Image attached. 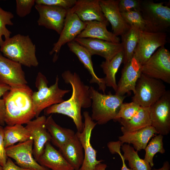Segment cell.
I'll return each mask as SVG.
<instances>
[{"label": "cell", "instance_id": "1", "mask_svg": "<svg viewBox=\"0 0 170 170\" xmlns=\"http://www.w3.org/2000/svg\"><path fill=\"white\" fill-rule=\"evenodd\" d=\"M61 76L65 82L70 84L71 87V96L67 100L46 108L44 110V114L46 115L54 113L66 115L72 120L77 131L81 132L84 126L81 109L88 108L92 104L90 87L84 83L76 72L66 70L62 73Z\"/></svg>", "mask_w": 170, "mask_h": 170}, {"label": "cell", "instance_id": "2", "mask_svg": "<svg viewBox=\"0 0 170 170\" xmlns=\"http://www.w3.org/2000/svg\"><path fill=\"white\" fill-rule=\"evenodd\" d=\"M33 91L27 84L11 87L3 96L7 125L27 124L36 117L32 99Z\"/></svg>", "mask_w": 170, "mask_h": 170}, {"label": "cell", "instance_id": "3", "mask_svg": "<svg viewBox=\"0 0 170 170\" xmlns=\"http://www.w3.org/2000/svg\"><path fill=\"white\" fill-rule=\"evenodd\" d=\"M0 51L7 58L28 67L39 65L36 47L29 35L20 34L4 40Z\"/></svg>", "mask_w": 170, "mask_h": 170}, {"label": "cell", "instance_id": "4", "mask_svg": "<svg viewBox=\"0 0 170 170\" xmlns=\"http://www.w3.org/2000/svg\"><path fill=\"white\" fill-rule=\"evenodd\" d=\"M89 91L92 119L99 125L114 121L126 96L113 94L110 92L107 94H102L92 86L90 87Z\"/></svg>", "mask_w": 170, "mask_h": 170}, {"label": "cell", "instance_id": "5", "mask_svg": "<svg viewBox=\"0 0 170 170\" xmlns=\"http://www.w3.org/2000/svg\"><path fill=\"white\" fill-rule=\"evenodd\" d=\"M59 80L57 75L54 83L48 87V82L46 77L41 72L38 73L35 82L37 91L33 92L32 95L35 117L39 116L41 112L46 108L65 100L64 97L71 90L60 88Z\"/></svg>", "mask_w": 170, "mask_h": 170}, {"label": "cell", "instance_id": "6", "mask_svg": "<svg viewBox=\"0 0 170 170\" xmlns=\"http://www.w3.org/2000/svg\"><path fill=\"white\" fill-rule=\"evenodd\" d=\"M163 3L141 0L140 11L145 22V31L165 32L170 27V8Z\"/></svg>", "mask_w": 170, "mask_h": 170}, {"label": "cell", "instance_id": "7", "mask_svg": "<svg viewBox=\"0 0 170 170\" xmlns=\"http://www.w3.org/2000/svg\"><path fill=\"white\" fill-rule=\"evenodd\" d=\"M167 91L162 81L150 77L142 73L138 80L132 101L142 107H150Z\"/></svg>", "mask_w": 170, "mask_h": 170}, {"label": "cell", "instance_id": "8", "mask_svg": "<svg viewBox=\"0 0 170 170\" xmlns=\"http://www.w3.org/2000/svg\"><path fill=\"white\" fill-rule=\"evenodd\" d=\"M142 73L170 83V52L164 46L159 48L141 66Z\"/></svg>", "mask_w": 170, "mask_h": 170}, {"label": "cell", "instance_id": "9", "mask_svg": "<svg viewBox=\"0 0 170 170\" xmlns=\"http://www.w3.org/2000/svg\"><path fill=\"white\" fill-rule=\"evenodd\" d=\"M84 118L83 128L81 132L77 131L76 134L83 148L84 159L79 170H94L96 166L103 162L96 159L97 151L92 147L90 143L92 131L97 124L89 115L88 112L83 113Z\"/></svg>", "mask_w": 170, "mask_h": 170}, {"label": "cell", "instance_id": "10", "mask_svg": "<svg viewBox=\"0 0 170 170\" xmlns=\"http://www.w3.org/2000/svg\"><path fill=\"white\" fill-rule=\"evenodd\" d=\"M167 39V35L165 32L141 31L133 56L141 65H143L159 48L164 46Z\"/></svg>", "mask_w": 170, "mask_h": 170}, {"label": "cell", "instance_id": "11", "mask_svg": "<svg viewBox=\"0 0 170 170\" xmlns=\"http://www.w3.org/2000/svg\"><path fill=\"white\" fill-rule=\"evenodd\" d=\"M151 125L157 134L167 135L170 131V91L150 107Z\"/></svg>", "mask_w": 170, "mask_h": 170}, {"label": "cell", "instance_id": "12", "mask_svg": "<svg viewBox=\"0 0 170 170\" xmlns=\"http://www.w3.org/2000/svg\"><path fill=\"white\" fill-rule=\"evenodd\" d=\"M86 23L81 21L74 13L69 11L66 16L64 27L57 41L53 45L49 54H54L53 61H56L62 47L74 40L84 29Z\"/></svg>", "mask_w": 170, "mask_h": 170}, {"label": "cell", "instance_id": "13", "mask_svg": "<svg viewBox=\"0 0 170 170\" xmlns=\"http://www.w3.org/2000/svg\"><path fill=\"white\" fill-rule=\"evenodd\" d=\"M32 138L6 148L7 156L20 167L33 170H50L40 165L33 157Z\"/></svg>", "mask_w": 170, "mask_h": 170}, {"label": "cell", "instance_id": "14", "mask_svg": "<svg viewBox=\"0 0 170 170\" xmlns=\"http://www.w3.org/2000/svg\"><path fill=\"white\" fill-rule=\"evenodd\" d=\"M35 8L39 15L38 25L55 31L60 34L69 9L37 4Z\"/></svg>", "mask_w": 170, "mask_h": 170}, {"label": "cell", "instance_id": "15", "mask_svg": "<svg viewBox=\"0 0 170 170\" xmlns=\"http://www.w3.org/2000/svg\"><path fill=\"white\" fill-rule=\"evenodd\" d=\"M141 66L134 56L124 64L121 77L117 84L116 94L124 96L126 94H129L131 91L134 93L136 83L142 74Z\"/></svg>", "mask_w": 170, "mask_h": 170}, {"label": "cell", "instance_id": "16", "mask_svg": "<svg viewBox=\"0 0 170 170\" xmlns=\"http://www.w3.org/2000/svg\"><path fill=\"white\" fill-rule=\"evenodd\" d=\"M46 119L44 115L39 116L28 122L25 127L32 138L33 155L37 162L44 151L46 144L51 141V136L46 127Z\"/></svg>", "mask_w": 170, "mask_h": 170}, {"label": "cell", "instance_id": "17", "mask_svg": "<svg viewBox=\"0 0 170 170\" xmlns=\"http://www.w3.org/2000/svg\"><path fill=\"white\" fill-rule=\"evenodd\" d=\"M86 48L91 55H97L108 60L122 50L121 43H114L92 38H76L74 40Z\"/></svg>", "mask_w": 170, "mask_h": 170}, {"label": "cell", "instance_id": "18", "mask_svg": "<svg viewBox=\"0 0 170 170\" xmlns=\"http://www.w3.org/2000/svg\"><path fill=\"white\" fill-rule=\"evenodd\" d=\"M0 82L10 87L27 84L22 65L0 53Z\"/></svg>", "mask_w": 170, "mask_h": 170}, {"label": "cell", "instance_id": "19", "mask_svg": "<svg viewBox=\"0 0 170 170\" xmlns=\"http://www.w3.org/2000/svg\"><path fill=\"white\" fill-rule=\"evenodd\" d=\"M119 0H99L103 14L111 25L112 33L116 36H122L130 26L125 21L118 6Z\"/></svg>", "mask_w": 170, "mask_h": 170}, {"label": "cell", "instance_id": "20", "mask_svg": "<svg viewBox=\"0 0 170 170\" xmlns=\"http://www.w3.org/2000/svg\"><path fill=\"white\" fill-rule=\"evenodd\" d=\"M69 11L75 14L82 21H108L102 11L99 0H78Z\"/></svg>", "mask_w": 170, "mask_h": 170}, {"label": "cell", "instance_id": "21", "mask_svg": "<svg viewBox=\"0 0 170 170\" xmlns=\"http://www.w3.org/2000/svg\"><path fill=\"white\" fill-rule=\"evenodd\" d=\"M67 45L70 50L76 55L91 75L92 78L89 82L97 84L99 86V89L105 94L106 86L104 78H99L95 73L92 60V56L89 51L74 40L68 43Z\"/></svg>", "mask_w": 170, "mask_h": 170}, {"label": "cell", "instance_id": "22", "mask_svg": "<svg viewBox=\"0 0 170 170\" xmlns=\"http://www.w3.org/2000/svg\"><path fill=\"white\" fill-rule=\"evenodd\" d=\"M37 162L41 166L51 170H74L60 152L56 150L49 142L46 144L44 151Z\"/></svg>", "mask_w": 170, "mask_h": 170}, {"label": "cell", "instance_id": "23", "mask_svg": "<svg viewBox=\"0 0 170 170\" xmlns=\"http://www.w3.org/2000/svg\"><path fill=\"white\" fill-rule=\"evenodd\" d=\"M84 29L77 36L78 38H92L114 43H120V38L107 29L108 21H91L85 22Z\"/></svg>", "mask_w": 170, "mask_h": 170}, {"label": "cell", "instance_id": "24", "mask_svg": "<svg viewBox=\"0 0 170 170\" xmlns=\"http://www.w3.org/2000/svg\"><path fill=\"white\" fill-rule=\"evenodd\" d=\"M60 151L74 170H79L84 159L82 146L76 134L69 140Z\"/></svg>", "mask_w": 170, "mask_h": 170}, {"label": "cell", "instance_id": "25", "mask_svg": "<svg viewBox=\"0 0 170 170\" xmlns=\"http://www.w3.org/2000/svg\"><path fill=\"white\" fill-rule=\"evenodd\" d=\"M122 135L118 139L123 144L124 143L132 144L136 150L144 149L150 139L157 134L151 126L137 131L122 132Z\"/></svg>", "mask_w": 170, "mask_h": 170}, {"label": "cell", "instance_id": "26", "mask_svg": "<svg viewBox=\"0 0 170 170\" xmlns=\"http://www.w3.org/2000/svg\"><path fill=\"white\" fill-rule=\"evenodd\" d=\"M45 125L51 136V141L59 150L75 135L71 129L62 127L57 124L52 115L46 118Z\"/></svg>", "mask_w": 170, "mask_h": 170}, {"label": "cell", "instance_id": "27", "mask_svg": "<svg viewBox=\"0 0 170 170\" xmlns=\"http://www.w3.org/2000/svg\"><path fill=\"white\" fill-rule=\"evenodd\" d=\"M150 107H142L138 112L128 120H120L122 132H131L151 126Z\"/></svg>", "mask_w": 170, "mask_h": 170}, {"label": "cell", "instance_id": "28", "mask_svg": "<svg viewBox=\"0 0 170 170\" xmlns=\"http://www.w3.org/2000/svg\"><path fill=\"white\" fill-rule=\"evenodd\" d=\"M124 58L122 50L120 52L111 60H105L101 63L100 66L105 76L104 77L106 86L112 88L115 92L117 88L116 75Z\"/></svg>", "mask_w": 170, "mask_h": 170}, {"label": "cell", "instance_id": "29", "mask_svg": "<svg viewBox=\"0 0 170 170\" xmlns=\"http://www.w3.org/2000/svg\"><path fill=\"white\" fill-rule=\"evenodd\" d=\"M4 141L5 148L17 142H23L32 138L29 131L22 124L7 125L3 128Z\"/></svg>", "mask_w": 170, "mask_h": 170}, {"label": "cell", "instance_id": "30", "mask_svg": "<svg viewBox=\"0 0 170 170\" xmlns=\"http://www.w3.org/2000/svg\"><path fill=\"white\" fill-rule=\"evenodd\" d=\"M141 30L136 27L130 26L129 29L121 36L122 51L124 54L123 63L129 61L133 57L138 42Z\"/></svg>", "mask_w": 170, "mask_h": 170}, {"label": "cell", "instance_id": "31", "mask_svg": "<svg viewBox=\"0 0 170 170\" xmlns=\"http://www.w3.org/2000/svg\"><path fill=\"white\" fill-rule=\"evenodd\" d=\"M121 146L123 158L128 161L130 168L134 170H151L149 164L140 158L138 151L135 150L134 148L127 144H122Z\"/></svg>", "mask_w": 170, "mask_h": 170}, {"label": "cell", "instance_id": "32", "mask_svg": "<svg viewBox=\"0 0 170 170\" xmlns=\"http://www.w3.org/2000/svg\"><path fill=\"white\" fill-rule=\"evenodd\" d=\"M163 136L159 134L155 135L147 144L145 148V161L149 164L151 167L154 166L153 157L157 153L164 154L165 150L163 147Z\"/></svg>", "mask_w": 170, "mask_h": 170}, {"label": "cell", "instance_id": "33", "mask_svg": "<svg viewBox=\"0 0 170 170\" xmlns=\"http://www.w3.org/2000/svg\"><path fill=\"white\" fill-rule=\"evenodd\" d=\"M14 17L12 13L4 10L0 6V47L4 41L3 37L4 40L10 37L12 32L7 29L6 26L14 25L11 20Z\"/></svg>", "mask_w": 170, "mask_h": 170}, {"label": "cell", "instance_id": "34", "mask_svg": "<svg viewBox=\"0 0 170 170\" xmlns=\"http://www.w3.org/2000/svg\"><path fill=\"white\" fill-rule=\"evenodd\" d=\"M141 107L139 105L133 101L129 103L123 102L114 121L130 119L138 112Z\"/></svg>", "mask_w": 170, "mask_h": 170}, {"label": "cell", "instance_id": "35", "mask_svg": "<svg viewBox=\"0 0 170 170\" xmlns=\"http://www.w3.org/2000/svg\"><path fill=\"white\" fill-rule=\"evenodd\" d=\"M121 14L125 21L130 26H135L141 31H145V24L140 11L132 10Z\"/></svg>", "mask_w": 170, "mask_h": 170}, {"label": "cell", "instance_id": "36", "mask_svg": "<svg viewBox=\"0 0 170 170\" xmlns=\"http://www.w3.org/2000/svg\"><path fill=\"white\" fill-rule=\"evenodd\" d=\"M16 12L20 17H24L31 13L35 4V0H16Z\"/></svg>", "mask_w": 170, "mask_h": 170}, {"label": "cell", "instance_id": "37", "mask_svg": "<svg viewBox=\"0 0 170 170\" xmlns=\"http://www.w3.org/2000/svg\"><path fill=\"white\" fill-rule=\"evenodd\" d=\"M76 0H35V4L47 6H56L67 9L72 8Z\"/></svg>", "mask_w": 170, "mask_h": 170}, {"label": "cell", "instance_id": "38", "mask_svg": "<svg viewBox=\"0 0 170 170\" xmlns=\"http://www.w3.org/2000/svg\"><path fill=\"white\" fill-rule=\"evenodd\" d=\"M141 0H119L118 8L121 13L131 10L140 11Z\"/></svg>", "mask_w": 170, "mask_h": 170}, {"label": "cell", "instance_id": "39", "mask_svg": "<svg viewBox=\"0 0 170 170\" xmlns=\"http://www.w3.org/2000/svg\"><path fill=\"white\" fill-rule=\"evenodd\" d=\"M10 88L11 87L9 86L0 82V125L2 126H3L5 124V103L3 97Z\"/></svg>", "mask_w": 170, "mask_h": 170}, {"label": "cell", "instance_id": "40", "mask_svg": "<svg viewBox=\"0 0 170 170\" xmlns=\"http://www.w3.org/2000/svg\"><path fill=\"white\" fill-rule=\"evenodd\" d=\"M122 144L119 140L116 142H112L108 144V146L112 153H117L120 156L122 162V165L121 170H134L131 168H128L127 167L125 160L123 155L121 152V147Z\"/></svg>", "mask_w": 170, "mask_h": 170}, {"label": "cell", "instance_id": "41", "mask_svg": "<svg viewBox=\"0 0 170 170\" xmlns=\"http://www.w3.org/2000/svg\"><path fill=\"white\" fill-rule=\"evenodd\" d=\"M8 158L4 146L3 128L0 125V165L2 167L5 165Z\"/></svg>", "mask_w": 170, "mask_h": 170}, {"label": "cell", "instance_id": "42", "mask_svg": "<svg viewBox=\"0 0 170 170\" xmlns=\"http://www.w3.org/2000/svg\"><path fill=\"white\" fill-rule=\"evenodd\" d=\"M3 170H33L25 168L16 165L10 158H8L5 165L3 167Z\"/></svg>", "mask_w": 170, "mask_h": 170}, {"label": "cell", "instance_id": "43", "mask_svg": "<svg viewBox=\"0 0 170 170\" xmlns=\"http://www.w3.org/2000/svg\"><path fill=\"white\" fill-rule=\"evenodd\" d=\"M170 165L169 162L167 161H165L163 164L162 167L159 169L155 168L153 170H169Z\"/></svg>", "mask_w": 170, "mask_h": 170}, {"label": "cell", "instance_id": "44", "mask_svg": "<svg viewBox=\"0 0 170 170\" xmlns=\"http://www.w3.org/2000/svg\"><path fill=\"white\" fill-rule=\"evenodd\" d=\"M107 167L106 164L101 162L96 166L94 170H105Z\"/></svg>", "mask_w": 170, "mask_h": 170}, {"label": "cell", "instance_id": "45", "mask_svg": "<svg viewBox=\"0 0 170 170\" xmlns=\"http://www.w3.org/2000/svg\"><path fill=\"white\" fill-rule=\"evenodd\" d=\"M0 170H3V167L0 165Z\"/></svg>", "mask_w": 170, "mask_h": 170}]
</instances>
